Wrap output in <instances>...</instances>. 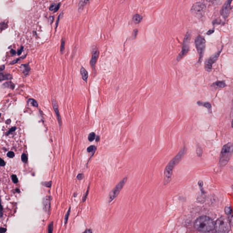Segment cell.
Here are the masks:
<instances>
[{"mask_svg": "<svg viewBox=\"0 0 233 233\" xmlns=\"http://www.w3.org/2000/svg\"><path fill=\"white\" fill-rule=\"evenodd\" d=\"M185 152H186V149L185 148H183L178 154L173 158V159L169 162V164H168L167 167L165 168L164 171V184H168L170 182L174 168L183 158Z\"/></svg>", "mask_w": 233, "mask_h": 233, "instance_id": "cell-1", "label": "cell"}, {"mask_svg": "<svg viewBox=\"0 0 233 233\" xmlns=\"http://www.w3.org/2000/svg\"><path fill=\"white\" fill-rule=\"evenodd\" d=\"M215 223L212 219L206 216H203L197 219L195 223V227L201 232H210L214 229Z\"/></svg>", "mask_w": 233, "mask_h": 233, "instance_id": "cell-2", "label": "cell"}, {"mask_svg": "<svg viewBox=\"0 0 233 233\" xmlns=\"http://www.w3.org/2000/svg\"><path fill=\"white\" fill-rule=\"evenodd\" d=\"M215 229L217 233H228L231 229L229 220L225 216L220 217L215 223Z\"/></svg>", "mask_w": 233, "mask_h": 233, "instance_id": "cell-3", "label": "cell"}, {"mask_svg": "<svg viewBox=\"0 0 233 233\" xmlns=\"http://www.w3.org/2000/svg\"><path fill=\"white\" fill-rule=\"evenodd\" d=\"M233 153V144L228 143L223 147L220 158V163L222 166L225 165L230 159Z\"/></svg>", "mask_w": 233, "mask_h": 233, "instance_id": "cell-4", "label": "cell"}, {"mask_svg": "<svg viewBox=\"0 0 233 233\" xmlns=\"http://www.w3.org/2000/svg\"><path fill=\"white\" fill-rule=\"evenodd\" d=\"M127 181V178H124L111 191V192L109 193L108 198V202L110 203L113 201L118 196V195H119V193L121 191L123 188V187L124 185L126 183Z\"/></svg>", "mask_w": 233, "mask_h": 233, "instance_id": "cell-5", "label": "cell"}, {"mask_svg": "<svg viewBox=\"0 0 233 233\" xmlns=\"http://www.w3.org/2000/svg\"><path fill=\"white\" fill-rule=\"evenodd\" d=\"M196 47L198 52V54L200 55V59L199 62H201L203 57L204 50H205V41L202 37L198 36L196 38L195 41Z\"/></svg>", "mask_w": 233, "mask_h": 233, "instance_id": "cell-6", "label": "cell"}, {"mask_svg": "<svg viewBox=\"0 0 233 233\" xmlns=\"http://www.w3.org/2000/svg\"><path fill=\"white\" fill-rule=\"evenodd\" d=\"M191 38V34L188 33L184 39L182 50L177 57L178 61L181 60L184 56L186 55L187 53L188 52V50H189V44Z\"/></svg>", "mask_w": 233, "mask_h": 233, "instance_id": "cell-7", "label": "cell"}, {"mask_svg": "<svg viewBox=\"0 0 233 233\" xmlns=\"http://www.w3.org/2000/svg\"><path fill=\"white\" fill-rule=\"evenodd\" d=\"M220 52H221V51H220L219 52L216 53L215 54L213 55L210 59H208V60L206 62L205 67L206 70L207 71H210V70L211 69L212 64L216 61L217 58L219 57V55H220Z\"/></svg>", "mask_w": 233, "mask_h": 233, "instance_id": "cell-8", "label": "cell"}, {"mask_svg": "<svg viewBox=\"0 0 233 233\" xmlns=\"http://www.w3.org/2000/svg\"><path fill=\"white\" fill-rule=\"evenodd\" d=\"M98 50L97 48H95L93 51V55H92V58H91L90 61L91 65L93 69H94L95 67L96 62H97V59L98 57Z\"/></svg>", "mask_w": 233, "mask_h": 233, "instance_id": "cell-9", "label": "cell"}, {"mask_svg": "<svg viewBox=\"0 0 233 233\" xmlns=\"http://www.w3.org/2000/svg\"><path fill=\"white\" fill-rule=\"evenodd\" d=\"M52 106H53V108H54V111H55V113H56V115H57V119H58V122H59L60 126H61V116H60V113H59V110H58V105H57V101H56L55 99H52Z\"/></svg>", "mask_w": 233, "mask_h": 233, "instance_id": "cell-10", "label": "cell"}, {"mask_svg": "<svg viewBox=\"0 0 233 233\" xmlns=\"http://www.w3.org/2000/svg\"><path fill=\"white\" fill-rule=\"evenodd\" d=\"M50 204H51V201L49 198L46 197L43 198L42 202L43 207V210L47 213L50 211V206H51Z\"/></svg>", "mask_w": 233, "mask_h": 233, "instance_id": "cell-11", "label": "cell"}, {"mask_svg": "<svg viewBox=\"0 0 233 233\" xmlns=\"http://www.w3.org/2000/svg\"><path fill=\"white\" fill-rule=\"evenodd\" d=\"M231 1H227L223 7L222 10V14L225 18H227L229 13V7Z\"/></svg>", "mask_w": 233, "mask_h": 233, "instance_id": "cell-12", "label": "cell"}, {"mask_svg": "<svg viewBox=\"0 0 233 233\" xmlns=\"http://www.w3.org/2000/svg\"><path fill=\"white\" fill-rule=\"evenodd\" d=\"M204 9V5L202 3H196L193 6L192 11L195 13H200L203 11Z\"/></svg>", "mask_w": 233, "mask_h": 233, "instance_id": "cell-13", "label": "cell"}, {"mask_svg": "<svg viewBox=\"0 0 233 233\" xmlns=\"http://www.w3.org/2000/svg\"><path fill=\"white\" fill-rule=\"evenodd\" d=\"M80 72L83 80L87 83L88 79V73L87 71L82 67L81 68Z\"/></svg>", "mask_w": 233, "mask_h": 233, "instance_id": "cell-14", "label": "cell"}, {"mask_svg": "<svg viewBox=\"0 0 233 233\" xmlns=\"http://www.w3.org/2000/svg\"><path fill=\"white\" fill-rule=\"evenodd\" d=\"M142 19H143V17L140 15L137 14L133 16V21L135 23H140L142 21Z\"/></svg>", "mask_w": 233, "mask_h": 233, "instance_id": "cell-15", "label": "cell"}, {"mask_svg": "<svg viewBox=\"0 0 233 233\" xmlns=\"http://www.w3.org/2000/svg\"><path fill=\"white\" fill-rule=\"evenodd\" d=\"M214 87L215 88H217V89H220V88H223L224 87L226 86L225 81H219L216 82L215 84H213Z\"/></svg>", "mask_w": 233, "mask_h": 233, "instance_id": "cell-16", "label": "cell"}, {"mask_svg": "<svg viewBox=\"0 0 233 233\" xmlns=\"http://www.w3.org/2000/svg\"><path fill=\"white\" fill-rule=\"evenodd\" d=\"M0 79L1 80H10L12 79V76L10 74H4L3 73L1 72V76H0Z\"/></svg>", "mask_w": 233, "mask_h": 233, "instance_id": "cell-17", "label": "cell"}, {"mask_svg": "<svg viewBox=\"0 0 233 233\" xmlns=\"http://www.w3.org/2000/svg\"><path fill=\"white\" fill-rule=\"evenodd\" d=\"M2 86H3V87L9 88L11 89H13L15 88V85L11 81H7V82L5 83Z\"/></svg>", "mask_w": 233, "mask_h": 233, "instance_id": "cell-18", "label": "cell"}, {"mask_svg": "<svg viewBox=\"0 0 233 233\" xmlns=\"http://www.w3.org/2000/svg\"><path fill=\"white\" fill-rule=\"evenodd\" d=\"M89 1H81L79 3V10H81L83 9L85 6L87 4Z\"/></svg>", "mask_w": 233, "mask_h": 233, "instance_id": "cell-19", "label": "cell"}, {"mask_svg": "<svg viewBox=\"0 0 233 233\" xmlns=\"http://www.w3.org/2000/svg\"><path fill=\"white\" fill-rule=\"evenodd\" d=\"M21 67H23V72L25 74L28 73L29 72L30 70V68L28 64H24V65H22Z\"/></svg>", "mask_w": 233, "mask_h": 233, "instance_id": "cell-20", "label": "cell"}, {"mask_svg": "<svg viewBox=\"0 0 233 233\" xmlns=\"http://www.w3.org/2000/svg\"><path fill=\"white\" fill-rule=\"evenodd\" d=\"M95 137H96L95 133L94 132H91L89 135L88 139L90 142H93L95 139Z\"/></svg>", "mask_w": 233, "mask_h": 233, "instance_id": "cell-21", "label": "cell"}, {"mask_svg": "<svg viewBox=\"0 0 233 233\" xmlns=\"http://www.w3.org/2000/svg\"><path fill=\"white\" fill-rule=\"evenodd\" d=\"M96 147H95L94 146H90L87 149V151L89 153L93 152H95V151H96Z\"/></svg>", "mask_w": 233, "mask_h": 233, "instance_id": "cell-22", "label": "cell"}, {"mask_svg": "<svg viewBox=\"0 0 233 233\" xmlns=\"http://www.w3.org/2000/svg\"><path fill=\"white\" fill-rule=\"evenodd\" d=\"M65 41L64 38L62 39V41L61 45V48H60V51L61 53H62L64 51V49H65Z\"/></svg>", "mask_w": 233, "mask_h": 233, "instance_id": "cell-23", "label": "cell"}, {"mask_svg": "<svg viewBox=\"0 0 233 233\" xmlns=\"http://www.w3.org/2000/svg\"><path fill=\"white\" fill-rule=\"evenodd\" d=\"M53 229V223L51 222L48 227V233H52Z\"/></svg>", "mask_w": 233, "mask_h": 233, "instance_id": "cell-24", "label": "cell"}, {"mask_svg": "<svg viewBox=\"0 0 233 233\" xmlns=\"http://www.w3.org/2000/svg\"><path fill=\"white\" fill-rule=\"evenodd\" d=\"M29 102L31 103V104H32L34 107H38V106L37 101H35V100H34V99H30L29 100Z\"/></svg>", "mask_w": 233, "mask_h": 233, "instance_id": "cell-25", "label": "cell"}, {"mask_svg": "<svg viewBox=\"0 0 233 233\" xmlns=\"http://www.w3.org/2000/svg\"><path fill=\"white\" fill-rule=\"evenodd\" d=\"M71 211V208H70L67 211V213H66V214L65 217V224H67V220H68V217H69V216L70 213Z\"/></svg>", "mask_w": 233, "mask_h": 233, "instance_id": "cell-26", "label": "cell"}, {"mask_svg": "<svg viewBox=\"0 0 233 233\" xmlns=\"http://www.w3.org/2000/svg\"><path fill=\"white\" fill-rule=\"evenodd\" d=\"M21 160L23 163H26L28 161V158L27 157V155L25 154H23L21 155Z\"/></svg>", "mask_w": 233, "mask_h": 233, "instance_id": "cell-27", "label": "cell"}, {"mask_svg": "<svg viewBox=\"0 0 233 233\" xmlns=\"http://www.w3.org/2000/svg\"><path fill=\"white\" fill-rule=\"evenodd\" d=\"M26 57V55H24V56H23V57H19V58H18V59H16L15 60L13 61L11 63V64H16V63H17V62H18L19 61H20L21 60V59H24L25 58V57Z\"/></svg>", "mask_w": 233, "mask_h": 233, "instance_id": "cell-28", "label": "cell"}, {"mask_svg": "<svg viewBox=\"0 0 233 233\" xmlns=\"http://www.w3.org/2000/svg\"><path fill=\"white\" fill-rule=\"evenodd\" d=\"M12 181H13V182L14 183H18V178H17V177H16V175H12Z\"/></svg>", "mask_w": 233, "mask_h": 233, "instance_id": "cell-29", "label": "cell"}, {"mask_svg": "<svg viewBox=\"0 0 233 233\" xmlns=\"http://www.w3.org/2000/svg\"><path fill=\"white\" fill-rule=\"evenodd\" d=\"M42 185L47 187H51L52 185V182H46L43 183Z\"/></svg>", "mask_w": 233, "mask_h": 233, "instance_id": "cell-30", "label": "cell"}, {"mask_svg": "<svg viewBox=\"0 0 233 233\" xmlns=\"http://www.w3.org/2000/svg\"><path fill=\"white\" fill-rule=\"evenodd\" d=\"M57 5H56V4H54V3H53V4L51 5V6L49 7V10L51 11H52L55 10L56 7H57Z\"/></svg>", "mask_w": 233, "mask_h": 233, "instance_id": "cell-31", "label": "cell"}, {"mask_svg": "<svg viewBox=\"0 0 233 233\" xmlns=\"http://www.w3.org/2000/svg\"><path fill=\"white\" fill-rule=\"evenodd\" d=\"M7 156L10 158H13L15 156L14 153L13 152H9L7 153Z\"/></svg>", "mask_w": 233, "mask_h": 233, "instance_id": "cell-32", "label": "cell"}, {"mask_svg": "<svg viewBox=\"0 0 233 233\" xmlns=\"http://www.w3.org/2000/svg\"><path fill=\"white\" fill-rule=\"evenodd\" d=\"M225 213L227 215H230L231 214V210L230 207H226L225 209Z\"/></svg>", "mask_w": 233, "mask_h": 233, "instance_id": "cell-33", "label": "cell"}, {"mask_svg": "<svg viewBox=\"0 0 233 233\" xmlns=\"http://www.w3.org/2000/svg\"><path fill=\"white\" fill-rule=\"evenodd\" d=\"M89 188H88V190H87V192L85 193V195H84V197H83V202H84L86 200V198H87V196H88V194H89Z\"/></svg>", "mask_w": 233, "mask_h": 233, "instance_id": "cell-34", "label": "cell"}, {"mask_svg": "<svg viewBox=\"0 0 233 233\" xmlns=\"http://www.w3.org/2000/svg\"><path fill=\"white\" fill-rule=\"evenodd\" d=\"M62 13H61L60 14L59 16H58V18H57V22H56V28H57V26H58V24H59V21H60V18H61V17L62 16Z\"/></svg>", "mask_w": 233, "mask_h": 233, "instance_id": "cell-35", "label": "cell"}, {"mask_svg": "<svg viewBox=\"0 0 233 233\" xmlns=\"http://www.w3.org/2000/svg\"><path fill=\"white\" fill-rule=\"evenodd\" d=\"M84 174H79V175H77V179H79V180H81L84 178Z\"/></svg>", "mask_w": 233, "mask_h": 233, "instance_id": "cell-36", "label": "cell"}, {"mask_svg": "<svg viewBox=\"0 0 233 233\" xmlns=\"http://www.w3.org/2000/svg\"><path fill=\"white\" fill-rule=\"evenodd\" d=\"M23 47H21V48L19 50H18V55H21V53H22V52H23Z\"/></svg>", "mask_w": 233, "mask_h": 233, "instance_id": "cell-37", "label": "cell"}, {"mask_svg": "<svg viewBox=\"0 0 233 233\" xmlns=\"http://www.w3.org/2000/svg\"><path fill=\"white\" fill-rule=\"evenodd\" d=\"M1 166H4L5 165V163L4 162V160L2 159H1Z\"/></svg>", "mask_w": 233, "mask_h": 233, "instance_id": "cell-38", "label": "cell"}, {"mask_svg": "<svg viewBox=\"0 0 233 233\" xmlns=\"http://www.w3.org/2000/svg\"><path fill=\"white\" fill-rule=\"evenodd\" d=\"M60 3H59V4H57V7H56V9H55V10H54V12H57L58 10L59 9V7L60 6Z\"/></svg>", "mask_w": 233, "mask_h": 233, "instance_id": "cell-39", "label": "cell"}, {"mask_svg": "<svg viewBox=\"0 0 233 233\" xmlns=\"http://www.w3.org/2000/svg\"><path fill=\"white\" fill-rule=\"evenodd\" d=\"M83 233H92V230L91 229H87Z\"/></svg>", "mask_w": 233, "mask_h": 233, "instance_id": "cell-40", "label": "cell"}, {"mask_svg": "<svg viewBox=\"0 0 233 233\" xmlns=\"http://www.w3.org/2000/svg\"><path fill=\"white\" fill-rule=\"evenodd\" d=\"M49 20L50 23H52V22H53V20H54V18H53V16H51V17H50Z\"/></svg>", "mask_w": 233, "mask_h": 233, "instance_id": "cell-41", "label": "cell"}, {"mask_svg": "<svg viewBox=\"0 0 233 233\" xmlns=\"http://www.w3.org/2000/svg\"><path fill=\"white\" fill-rule=\"evenodd\" d=\"M11 54H12V55H15V54L16 53L15 50H13V49H12V50L11 51Z\"/></svg>", "mask_w": 233, "mask_h": 233, "instance_id": "cell-42", "label": "cell"}, {"mask_svg": "<svg viewBox=\"0 0 233 233\" xmlns=\"http://www.w3.org/2000/svg\"><path fill=\"white\" fill-rule=\"evenodd\" d=\"M4 69H5V66L1 65V71L2 72V71L4 70Z\"/></svg>", "mask_w": 233, "mask_h": 233, "instance_id": "cell-43", "label": "cell"}, {"mask_svg": "<svg viewBox=\"0 0 233 233\" xmlns=\"http://www.w3.org/2000/svg\"><path fill=\"white\" fill-rule=\"evenodd\" d=\"M6 231V229H4V228H1V233H3V232H5Z\"/></svg>", "mask_w": 233, "mask_h": 233, "instance_id": "cell-44", "label": "cell"}, {"mask_svg": "<svg viewBox=\"0 0 233 233\" xmlns=\"http://www.w3.org/2000/svg\"><path fill=\"white\" fill-rule=\"evenodd\" d=\"M99 140H100V137H99V136H98L97 137H96V141L98 142Z\"/></svg>", "mask_w": 233, "mask_h": 233, "instance_id": "cell-45", "label": "cell"}, {"mask_svg": "<svg viewBox=\"0 0 233 233\" xmlns=\"http://www.w3.org/2000/svg\"><path fill=\"white\" fill-rule=\"evenodd\" d=\"M15 128H16V127H13V128H11V130H10V131L9 132H11L14 131L15 130Z\"/></svg>", "mask_w": 233, "mask_h": 233, "instance_id": "cell-46", "label": "cell"}, {"mask_svg": "<svg viewBox=\"0 0 233 233\" xmlns=\"http://www.w3.org/2000/svg\"><path fill=\"white\" fill-rule=\"evenodd\" d=\"M232 127H233V121H232Z\"/></svg>", "mask_w": 233, "mask_h": 233, "instance_id": "cell-47", "label": "cell"}]
</instances>
